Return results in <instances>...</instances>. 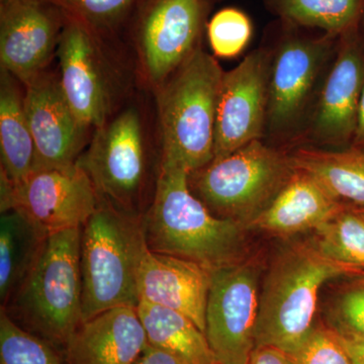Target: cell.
<instances>
[{"label": "cell", "mask_w": 364, "mask_h": 364, "mask_svg": "<svg viewBox=\"0 0 364 364\" xmlns=\"http://www.w3.org/2000/svg\"><path fill=\"white\" fill-rule=\"evenodd\" d=\"M279 20L341 36L361 26L364 0H265Z\"/></svg>", "instance_id": "cell-24"}, {"label": "cell", "mask_w": 364, "mask_h": 364, "mask_svg": "<svg viewBox=\"0 0 364 364\" xmlns=\"http://www.w3.org/2000/svg\"><path fill=\"white\" fill-rule=\"evenodd\" d=\"M148 341L136 306H121L82 323L65 344L66 364H133Z\"/></svg>", "instance_id": "cell-18"}, {"label": "cell", "mask_w": 364, "mask_h": 364, "mask_svg": "<svg viewBox=\"0 0 364 364\" xmlns=\"http://www.w3.org/2000/svg\"><path fill=\"white\" fill-rule=\"evenodd\" d=\"M136 312L152 346L188 364L217 363L205 333L183 314L144 301L136 306Z\"/></svg>", "instance_id": "cell-23"}, {"label": "cell", "mask_w": 364, "mask_h": 364, "mask_svg": "<svg viewBox=\"0 0 364 364\" xmlns=\"http://www.w3.org/2000/svg\"><path fill=\"white\" fill-rule=\"evenodd\" d=\"M361 25H363V32H364V16H363V23H361Z\"/></svg>", "instance_id": "cell-36"}, {"label": "cell", "mask_w": 364, "mask_h": 364, "mask_svg": "<svg viewBox=\"0 0 364 364\" xmlns=\"http://www.w3.org/2000/svg\"><path fill=\"white\" fill-rule=\"evenodd\" d=\"M81 228L48 236L39 258L9 303L14 322L64 347L83 323Z\"/></svg>", "instance_id": "cell-5"}, {"label": "cell", "mask_w": 364, "mask_h": 364, "mask_svg": "<svg viewBox=\"0 0 364 364\" xmlns=\"http://www.w3.org/2000/svg\"><path fill=\"white\" fill-rule=\"evenodd\" d=\"M0 364H66L52 344L0 310Z\"/></svg>", "instance_id": "cell-26"}, {"label": "cell", "mask_w": 364, "mask_h": 364, "mask_svg": "<svg viewBox=\"0 0 364 364\" xmlns=\"http://www.w3.org/2000/svg\"><path fill=\"white\" fill-rule=\"evenodd\" d=\"M363 90L364 39L359 26L340 36L299 145L350 147Z\"/></svg>", "instance_id": "cell-13"}, {"label": "cell", "mask_w": 364, "mask_h": 364, "mask_svg": "<svg viewBox=\"0 0 364 364\" xmlns=\"http://www.w3.org/2000/svg\"><path fill=\"white\" fill-rule=\"evenodd\" d=\"M272 53L259 48L224 72L215 119L214 158L264 140L269 104Z\"/></svg>", "instance_id": "cell-14"}, {"label": "cell", "mask_w": 364, "mask_h": 364, "mask_svg": "<svg viewBox=\"0 0 364 364\" xmlns=\"http://www.w3.org/2000/svg\"><path fill=\"white\" fill-rule=\"evenodd\" d=\"M252 23L245 13L227 7L208 21L207 35L215 56L233 58L247 47L252 37Z\"/></svg>", "instance_id": "cell-28"}, {"label": "cell", "mask_w": 364, "mask_h": 364, "mask_svg": "<svg viewBox=\"0 0 364 364\" xmlns=\"http://www.w3.org/2000/svg\"><path fill=\"white\" fill-rule=\"evenodd\" d=\"M188 176L181 167L161 163L154 198L142 218L148 248L210 270L239 262L244 227L212 214L189 188Z\"/></svg>", "instance_id": "cell-2"}, {"label": "cell", "mask_w": 364, "mask_h": 364, "mask_svg": "<svg viewBox=\"0 0 364 364\" xmlns=\"http://www.w3.org/2000/svg\"><path fill=\"white\" fill-rule=\"evenodd\" d=\"M314 242L328 257L364 270V218L349 205L315 231Z\"/></svg>", "instance_id": "cell-25"}, {"label": "cell", "mask_w": 364, "mask_h": 364, "mask_svg": "<svg viewBox=\"0 0 364 364\" xmlns=\"http://www.w3.org/2000/svg\"><path fill=\"white\" fill-rule=\"evenodd\" d=\"M9 72H0V157L4 174L11 182L35 168L36 148L25 109V90Z\"/></svg>", "instance_id": "cell-21"}, {"label": "cell", "mask_w": 364, "mask_h": 364, "mask_svg": "<svg viewBox=\"0 0 364 364\" xmlns=\"http://www.w3.org/2000/svg\"><path fill=\"white\" fill-rule=\"evenodd\" d=\"M287 355L293 364H353L338 333L323 323Z\"/></svg>", "instance_id": "cell-30"}, {"label": "cell", "mask_w": 364, "mask_h": 364, "mask_svg": "<svg viewBox=\"0 0 364 364\" xmlns=\"http://www.w3.org/2000/svg\"><path fill=\"white\" fill-rule=\"evenodd\" d=\"M354 208H355V207H354ZM355 210H358L359 214L363 215V217L364 218V208H355Z\"/></svg>", "instance_id": "cell-35"}, {"label": "cell", "mask_w": 364, "mask_h": 364, "mask_svg": "<svg viewBox=\"0 0 364 364\" xmlns=\"http://www.w3.org/2000/svg\"><path fill=\"white\" fill-rule=\"evenodd\" d=\"M1 1H4V0H0V2H1Z\"/></svg>", "instance_id": "cell-37"}, {"label": "cell", "mask_w": 364, "mask_h": 364, "mask_svg": "<svg viewBox=\"0 0 364 364\" xmlns=\"http://www.w3.org/2000/svg\"><path fill=\"white\" fill-rule=\"evenodd\" d=\"M360 274L364 270L331 259L314 240L282 251L260 294L256 346L274 347L287 354L296 350L317 325L318 294L326 282Z\"/></svg>", "instance_id": "cell-4"}, {"label": "cell", "mask_w": 364, "mask_h": 364, "mask_svg": "<svg viewBox=\"0 0 364 364\" xmlns=\"http://www.w3.org/2000/svg\"><path fill=\"white\" fill-rule=\"evenodd\" d=\"M279 21L277 42L269 48L272 62L265 138L277 147L284 148V144H294L296 147L303 138L340 36L311 35L305 33V28Z\"/></svg>", "instance_id": "cell-6"}, {"label": "cell", "mask_w": 364, "mask_h": 364, "mask_svg": "<svg viewBox=\"0 0 364 364\" xmlns=\"http://www.w3.org/2000/svg\"><path fill=\"white\" fill-rule=\"evenodd\" d=\"M67 14L54 0L0 4V67L23 85L48 70L56 57Z\"/></svg>", "instance_id": "cell-15"}, {"label": "cell", "mask_w": 364, "mask_h": 364, "mask_svg": "<svg viewBox=\"0 0 364 364\" xmlns=\"http://www.w3.org/2000/svg\"><path fill=\"white\" fill-rule=\"evenodd\" d=\"M294 169L310 174L340 202L364 208V150L299 145L289 151Z\"/></svg>", "instance_id": "cell-20"}, {"label": "cell", "mask_w": 364, "mask_h": 364, "mask_svg": "<svg viewBox=\"0 0 364 364\" xmlns=\"http://www.w3.org/2000/svg\"><path fill=\"white\" fill-rule=\"evenodd\" d=\"M132 95L92 132L77 163L90 177L100 200L142 219L156 191L161 148L156 114Z\"/></svg>", "instance_id": "cell-1"}, {"label": "cell", "mask_w": 364, "mask_h": 364, "mask_svg": "<svg viewBox=\"0 0 364 364\" xmlns=\"http://www.w3.org/2000/svg\"><path fill=\"white\" fill-rule=\"evenodd\" d=\"M347 207L349 205L340 202L310 174L296 169L274 200L248 228L279 236L316 231Z\"/></svg>", "instance_id": "cell-19"}, {"label": "cell", "mask_w": 364, "mask_h": 364, "mask_svg": "<svg viewBox=\"0 0 364 364\" xmlns=\"http://www.w3.org/2000/svg\"><path fill=\"white\" fill-rule=\"evenodd\" d=\"M214 364H220V363H215Z\"/></svg>", "instance_id": "cell-38"}, {"label": "cell", "mask_w": 364, "mask_h": 364, "mask_svg": "<svg viewBox=\"0 0 364 364\" xmlns=\"http://www.w3.org/2000/svg\"><path fill=\"white\" fill-rule=\"evenodd\" d=\"M212 270L195 261L145 249L138 272L140 301L191 318L203 333Z\"/></svg>", "instance_id": "cell-17"}, {"label": "cell", "mask_w": 364, "mask_h": 364, "mask_svg": "<svg viewBox=\"0 0 364 364\" xmlns=\"http://www.w3.org/2000/svg\"><path fill=\"white\" fill-rule=\"evenodd\" d=\"M351 146L364 150V90L360 105H359L358 126H356L355 135Z\"/></svg>", "instance_id": "cell-34"}, {"label": "cell", "mask_w": 364, "mask_h": 364, "mask_svg": "<svg viewBox=\"0 0 364 364\" xmlns=\"http://www.w3.org/2000/svg\"><path fill=\"white\" fill-rule=\"evenodd\" d=\"M146 248L142 219L100 200L81 228L83 322L117 306L139 305L138 272Z\"/></svg>", "instance_id": "cell-7"}, {"label": "cell", "mask_w": 364, "mask_h": 364, "mask_svg": "<svg viewBox=\"0 0 364 364\" xmlns=\"http://www.w3.org/2000/svg\"><path fill=\"white\" fill-rule=\"evenodd\" d=\"M327 325L340 335L364 340V274L340 289L328 311Z\"/></svg>", "instance_id": "cell-29"}, {"label": "cell", "mask_w": 364, "mask_h": 364, "mask_svg": "<svg viewBox=\"0 0 364 364\" xmlns=\"http://www.w3.org/2000/svg\"><path fill=\"white\" fill-rule=\"evenodd\" d=\"M25 109L36 148L35 168L75 164L92 132L76 116L58 72L48 69L23 85Z\"/></svg>", "instance_id": "cell-16"}, {"label": "cell", "mask_w": 364, "mask_h": 364, "mask_svg": "<svg viewBox=\"0 0 364 364\" xmlns=\"http://www.w3.org/2000/svg\"><path fill=\"white\" fill-rule=\"evenodd\" d=\"M258 279V268L247 261L212 270L205 335L218 363H248L256 346Z\"/></svg>", "instance_id": "cell-12"}, {"label": "cell", "mask_w": 364, "mask_h": 364, "mask_svg": "<svg viewBox=\"0 0 364 364\" xmlns=\"http://www.w3.org/2000/svg\"><path fill=\"white\" fill-rule=\"evenodd\" d=\"M224 72L215 57L200 48L152 93L161 163L191 173L214 159Z\"/></svg>", "instance_id": "cell-3"}, {"label": "cell", "mask_w": 364, "mask_h": 364, "mask_svg": "<svg viewBox=\"0 0 364 364\" xmlns=\"http://www.w3.org/2000/svg\"><path fill=\"white\" fill-rule=\"evenodd\" d=\"M294 170L289 150L258 140L191 172L188 184L215 217L247 228L274 200Z\"/></svg>", "instance_id": "cell-8"}, {"label": "cell", "mask_w": 364, "mask_h": 364, "mask_svg": "<svg viewBox=\"0 0 364 364\" xmlns=\"http://www.w3.org/2000/svg\"><path fill=\"white\" fill-rule=\"evenodd\" d=\"M247 364H293L286 352L270 346H256Z\"/></svg>", "instance_id": "cell-31"}, {"label": "cell", "mask_w": 364, "mask_h": 364, "mask_svg": "<svg viewBox=\"0 0 364 364\" xmlns=\"http://www.w3.org/2000/svg\"><path fill=\"white\" fill-rule=\"evenodd\" d=\"M340 337L353 364H364V340L345 335H340Z\"/></svg>", "instance_id": "cell-33"}, {"label": "cell", "mask_w": 364, "mask_h": 364, "mask_svg": "<svg viewBox=\"0 0 364 364\" xmlns=\"http://www.w3.org/2000/svg\"><path fill=\"white\" fill-rule=\"evenodd\" d=\"M133 364H188L183 360L172 355L168 352L163 351L149 343L145 347L142 353Z\"/></svg>", "instance_id": "cell-32"}, {"label": "cell", "mask_w": 364, "mask_h": 364, "mask_svg": "<svg viewBox=\"0 0 364 364\" xmlns=\"http://www.w3.org/2000/svg\"><path fill=\"white\" fill-rule=\"evenodd\" d=\"M72 18L107 38H114L131 18L139 0H54Z\"/></svg>", "instance_id": "cell-27"}, {"label": "cell", "mask_w": 364, "mask_h": 364, "mask_svg": "<svg viewBox=\"0 0 364 364\" xmlns=\"http://www.w3.org/2000/svg\"><path fill=\"white\" fill-rule=\"evenodd\" d=\"M100 205L97 189L78 165L36 168L11 182L0 173V210H20L48 236L82 228Z\"/></svg>", "instance_id": "cell-11"}, {"label": "cell", "mask_w": 364, "mask_h": 364, "mask_svg": "<svg viewBox=\"0 0 364 364\" xmlns=\"http://www.w3.org/2000/svg\"><path fill=\"white\" fill-rule=\"evenodd\" d=\"M112 42L67 14L56 55L59 80L76 116L91 131L129 98L123 57Z\"/></svg>", "instance_id": "cell-9"}, {"label": "cell", "mask_w": 364, "mask_h": 364, "mask_svg": "<svg viewBox=\"0 0 364 364\" xmlns=\"http://www.w3.org/2000/svg\"><path fill=\"white\" fill-rule=\"evenodd\" d=\"M48 235L20 210L0 218V303H9L39 258Z\"/></svg>", "instance_id": "cell-22"}, {"label": "cell", "mask_w": 364, "mask_h": 364, "mask_svg": "<svg viewBox=\"0 0 364 364\" xmlns=\"http://www.w3.org/2000/svg\"><path fill=\"white\" fill-rule=\"evenodd\" d=\"M215 0H139L132 14L134 71L153 93L198 49Z\"/></svg>", "instance_id": "cell-10"}]
</instances>
